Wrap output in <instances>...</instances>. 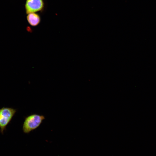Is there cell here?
<instances>
[{"label": "cell", "mask_w": 156, "mask_h": 156, "mask_svg": "<svg viewBox=\"0 0 156 156\" xmlns=\"http://www.w3.org/2000/svg\"><path fill=\"white\" fill-rule=\"evenodd\" d=\"M16 111V109L9 107H3L0 109V131L2 134H3Z\"/></svg>", "instance_id": "cell-2"}, {"label": "cell", "mask_w": 156, "mask_h": 156, "mask_svg": "<svg viewBox=\"0 0 156 156\" xmlns=\"http://www.w3.org/2000/svg\"><path fill=\"white\" fill-rule=\"evenodd\" d=\"M45 119L44 115L36 114L26 117L23 125V132L25 133H29L36 129L40 126Z\"/></svg>", "instance_id": "cell-1"}, {"label": "cell", "mask_w": 156, "mask_h": 156, "mask_svg": "<svg viewBox=\"0 0 156 156\" xmlns=\"http://www.w3.org/2000/svg\"><path fill=\"white\" fill-rule=\"evenodd\" d=\"M44 5L43 0H26L25 5L26 13L41 11L43 9Z\"/></svg>", "instance_id": "cell-3"}, {"label": "cell", "mask_w": 156, "mask_h": 156, "mask_svg": "<svg viewBox=\"0 0 156 156\" xmlns=\"http://www.w3.org/2000/svg\"><path fill=\"white\" fill-rule=\"evenodd\" d=\"M27 19L29 25L33 27L37 26L41 21L40 15L35 13L28 14L27 16Z\"/></svg>", "instance_id": "cell-4"}]
</instances>
